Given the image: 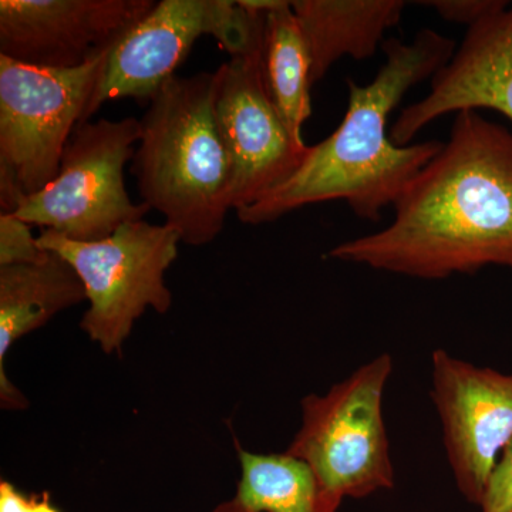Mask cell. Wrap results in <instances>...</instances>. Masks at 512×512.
I'll use <instances>...</instances> for the list:
<instances>
[{
	"label": "cell",
	"mask_w": 512,
	"mask_h": 512,
	"mask_svg": "<svg viewBox=\"0 0 512 512\" xmlns=\"http://www.w3.org/2000/svg\"><path fill=\"white\" fill-rule=\"evenodd\" d=\"M30 225L10 212H0V266L33 264L47 255Z\"/></svg>",
	"instance_id": "obj_17"
},
{
	"label": "cell",
	"mask_w": 512,
	"mask_h": 512,
	"mask_svg": "<svg viewBox=\"0 0 512 512\" xmlns=\"http://www.w3.org/2000/svg\"><path fill=\"white\" fill-rule=\"evenodd\" d=\"M109 52L76 69L30 66L0 55V212L13 214L23 198L55 180Z\"/></svg>",
	"instance_id": "obj_4"
},
{
	"label": "cell",
	"mask_w": 512,
	"mask_h": 512,
	"mask_svg": "<svg viewBox=\"0 0 512 512\" xmlns=\"http://www.w3.org/2000/svg\"><path fill=\"white\" fill-rule=\"evenodd\" d=\"M262 57L269 97L293 140L305 144L302 130L312 114V60L292 2L266 15Z\"/></svg>",
	"instance_id": "obj_16"
},
{
	"label": "cell",
	"mask_w": 512,
	"mask_h": 512,
	"mask_svg": "<svg viewBox=\"0 0 512 512\" xmlns=\"http://www.w3.org/2000/svg\"><path fill=\"white\" fill-rule=\"evenodd\" d=\"M87 301L86 288L72 265L56 252L33 264L0 266V403L6 410L29 406L6 376L9 350L57 313Z\"/></svg>",
	"instance_id": "obj_13"
},
{
	"label": "cell",
	"mask_w": 512,
	"mask_h": 512,
	"mask_svg": "<svg viewBox=\"0 0 512 512\" xmlns=\"http://www.w3.org/2000/svg\"><path fill=\"white\" fill-rule=\"evenodd\" d=\"M153 0H2L0 55L49 69H76L109 52Z\"/></svg>",
	"instance_id": "obj_11"
},
{
	"label": "cell",
	"mask_w": 512,
	"mask_h": 512,
	"mask_svg": "<svg viewBox=\"0 0 512 512\" xmlns=\"http://www.w3.org/2000/svg\"><path fill=\"white\" fill-rule=\"evenodd\" d=\"M266 15L242 8L238 0L156 2L111 47L83 123L107 101H150L175 76L198 37L214 36L231 57L264 45Z\"/></svg>",
	"instance_id": "obj_8"
},
{
	"label": "cell",
	"mask_w": 512,
	"mask_h": 512,
	"mask_svg": "<svg viewBox=\"0 0 512 512\" xmlns=\"http://www.w3.org/2000/svg\"><path fill=\"white\" fill-rule=\"evenodd\" d=\"M393 373L383 353L326 394L301 402L302 424L286 453L305 461L323 490L342 503L396 484L383 417V396Z\"/></svg>",
	"instance_id": "obj_5"
},
{
	"label": "cell",
	"mask_w": 512,
	"mask_h": 512,
	"mask_svg": "<svg viewBox=\"0 0 512 512\" xmlns=\"http://www.w3.org/2000/svg\"><path fill=\"white\" fill-rule=\"evenodd\" d=\"M140 137L141 123L134 117L79 124L55 180L23 198L13 214L30 227L80 242L101 241L123 225L143 221L151 208L134 204L124 183V167Z\"/></svg>",
	"instance_id": "obj_7"
},
{
	"label": "cell",
	"mask_w": 512,
	"mask_h": 512,
	"mask_svg": "<svg viewBox=\"0 0 512 512\" xmlns=\"http://www.w3.org/2000/svg\"><path fill=\"white\" fill-rule=\"evenodd\" d=\"M480 109L512 121V5L468 28L456 55L431 79L429 94L397 117L390 138L409 146L434 120Z\"/></svg>",
	"instance_id": "obj_12"
},
{
	"label": "cell",
	"mask_w": 512,
	"mask_h": 512,
	"mask_svg": "<svg viewBox=\"0 0 512 512\" xmlns=\"http://www.w3.org/2000/svg\"><path fill=\"white\" fill-rule=\"evenodd\" d=\"M37 242L66 259L82 279L90 306L80 328L106 355H120L134 323L148 308L160 315L170 311L173 295L164 276L181 242L170 225L130 222L94 242L73 241L45 229Z\"/></svg>",
	"instance_id": "obj_6"
},
{
	"label": "cell",
	"mask_w": 512,
	"mask_h": 512,
	"mask_svg": "<svg viewBox=\"0 0 512 512\" xmlns=\"http://www.w3.org/2000/svg\"><path fill=\"white\" fill-rule=\"evenodd\" d=\"M241 480L237 494L212 512H338L312 468L291 454H256L237 444Z\"/></svg>",
	"instance_id": "obj_15"
},
{
	"label": "cell",
	"mask_w": 512,
	"mask_h": 512,
	"mask_svg": "<svg viewBox=\"0 0 512 512\" xmlns=\"http://www.w3.org/2000/svg\"><path fill=\"white\" fill-rule=\"evenodd\" d=\"M0 512H60L50 501V495H25L15 485L0 483Z\"/></svg>",
	"instance_id": "obj_20"
},
{
	"label": "cell",
	"mask_w": 512,
	"mask_h": 512,
	"mask_svg": "<svg viewBox=\"0 0 512 512\" xmlns=\"http://www.w3.org/2000/svg\"><path fill=\"white\" fill-rule=\"evenodd\" d=\"M419 5L436 10L448 22L464 23L471 28L487 16L507 8L510 3L505 0H430Z\"/></svg>",
	"instance_id": "obj_18"
},
{
	"label": "cell",
	"mask_w": 512,
	"mask_h": 512,
	"mask_svg": "<svg viewBox=\"0 0 512 512\" xmlns=\"http://www.w3.org/2000/svg\"><path fill=\"white\" fill-rule=\"evenodd\" d=\"M221 70L170 77L150 99L133 158L141 200L191 247L210 244L224 229L228 157L215 101Z\"/></svg>",
	"instance_id": "obj_3"
},
{
	"label": "cell",
	"mask_w": 512,
	"mask_h": 512,
	"mask_svg": "<svg viewBox=\"0 0 512 512\" xmlns=\"http://www.w3.org/2000/svg\"><path fill=\"white\" fill-rule=\"evenodd\" d=\"M262 56L264 45L220 66L215 117L228 157V204L237 212L288 181L311 148L296 143L279 117L266 90Z\"/></svg>",
	"instance_id": "obj_9"
},
{
	"label": "cell",
	"mask_w": 512,
	"mask_h": 512,
	"mask_svg": "<svg viewBox=\"0 0 512 512\" xmlns=\"http://www.w3.org/2000/svg\"><path fill=\"white\" fill-rule=\"evenodd\" d=\"M480 507L483 512H512V440L495 464Z\"/></svg>",
	"instance_id": "obj_19"
},
{
	"label": "cell",
	"mask_w": 512,
	"mask_h": 512,
	"mask_svg": "<svg viewBox=\"0 0 512 512\" xmlns=\"http://www.w3.org/2000/svg\"><path fill=\"white\" fill-rule=\"evenodd\" d=\"M288 0H238L239 6L255 13H269L282 8Z\"/></svg>",
	"instance_id": "obj_21"
},
{
	"label": "cell",
	"mask_w": 512,
	"mask_h": 512,
	"mask_svg": "<svg viewBox=\"0 0 512 512\" xmlns=\"http://www.w3.org/2000/svg\"><path fill=\"white\" fill-rule=\"evenodd\" d=\"M431 400L458 491L480 505L504 448L512 440V373L478 367L436 349Z\"/></svg>",
	"instance_id": "obj_10"
},
{
	"label": "cell",
	"mask_w": 512,
	"mask_h": 512,
	"mask_svg": "<svg viewBox=\"0 0 512 512\" xmlns=\"http://www.w3.org/2000/svg\"><path fill=\"white\" fill-rule=\"evenodd\" d=\"M386 62L365 84L348 80L349 103L342 123L281 187L238 211L242 224H269L306 205L345 201L357 217L379 221L396 204L421 168L439 154L443 141L396 146L387 134L390 113L412 87L433 79L456 55V42L423 29L412 43L384 40Z\"/></svg>",
	"instance_id": "obj_2"
},
{
	"label": "cell",
	"mask_w": 512,
	"mask_h": 512,
	"mask_svg": "<svg viewBox=\"0 0 512 512\" xmlns=\"http://www.w3.org/2000/svg\"><path fill=\"white\" fill-rule=\"evenodd\" d=\"M404 0H292V10L308 43L312 83L342 57L369 59L384 33L399 25Z\"/></svg>",
	"instance_id": "obj_14"
},
{
	"label": "cell",
	"mask_w": 512,
	"mask_h": 512,
	"mask_svg": "<svg viewBox=\"0 0 512 512\" xmlns=\"http://www.w3.org/2000/svg\"><path fill=\"white\" fill-rule=\"evenodd\" d=\"M393 207L386 228L336 245L328 258L426 281L512 269V134L460 111Z\"/></svg>",
	"instance_id": "obj_1"
}]
</instances>
